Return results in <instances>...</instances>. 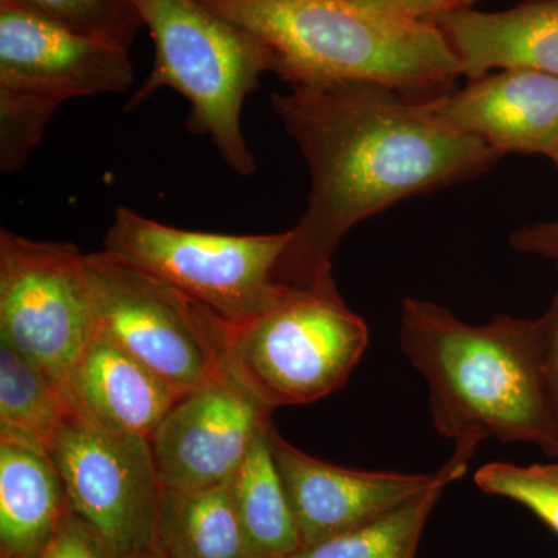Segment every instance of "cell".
I'll use <instances>...</instances> for the list:
<instances>
[{
  "label": "cell",
  "mask_w": 558,
  "mask_h": 558,
  "mask_svg": "<svg viewBox=\"0 0 558 558\" xmlns=\"http://www.w3.org/2000/svg\"><path fill=\"white\" fill-rule=\"evenodd\" d=\"M271 102L311 170L306 209L279 260L289 290L333 282V253L362 220L478 178L502 157L436 119L422 98L374 84H290Z\"/></svg>",
  "instance_id": "obj_1"
},
{
  "label": "cell",
  "mask_w": 558,
  "mask_h": 558,
  "mask_svg": "<svg viewBox=\"0 0 558 558\" xmlns=\"http://www.w3.org/2000/svg\"><path fill=\"white\" fill-rule=\"evenodd\" d=\"M400 344L429 389V413L450 459L469 468L483 440L535 444L558 459V439L539 366L537 319L497 315L462 322L447 307L407 299Z\"/></svg>",
  "instance_id": "obj_2"
},
{
  "label": "cell",
  "mask_w": 558,
  "mask_h": 558,
  "mask_svg": "<svg viewBox=\"0 0 558 558\" xmlns=\"http://www.w3.org/2000/svg\"><path fill=\"white\" fill-rule=\"evenodd\" d=\"M259 40L289 84L363 83L432 98L465 76L435 22L352 0H199Z\"/></svg>",
  "instance_id": "obj_3"
},
{
  "label": "cell",
  "mask_w": 558,
  "mask_h": 558,
  "mask_svg": "<svg viewBox=\"0 0 558 558\" xmlns=\"http://www.w3.org/2000/svg\"><path fill=\"white\" fill-rule=\"evenodd\" d=\"M132 3L149 28L156 58L126 110L165 87L179 92L190 102V132L208 135L236 174H255L258 167L242 132V109L260 76L274 72L270 51L199 0Z\"/></svg>",
  "instance_id": "obj_4"
},
{
  "label": "cell",
  "mask_w": 558,
  "mask_h": 558,
  "mask_svg": "<svg viewBox=\"0 0 558 558\" xmlns=\"http://www.w3.org/2000/svg\"><path fill=\"white\" fill-rule=\"evenodd\" d=\"M130 53L0 0V171L24 167L62 102L130 89Z\"/></svg>",
  "instance_id": "obj_5"
},
{
  "label": "cell",
  "mask_w": 558,
  "mask_h": 558,
  "mask_svg": "<svg viewBox=\"0 0 558 558\" xmlns=\"http://www.w3.org/2000/svg\"><path fill=\"white\" fill-rule=\"evenodd\" d=\"M369 343L336 281L292 290L231 330L223 369L270 410L304 405L343 387Z\"/></svg>",
  "instance_id": "obj_6"
},
{
  "label": "cell",
  "mask_w": 558,
  "mask_h": 558,
  "mask_svg": "<svg viewBox=\"0 0 558 558\" xmlns=\"http://www.w3.org/2000/svg\"><path fill=\"white\" fill-rule=\"evenodd\" d=\"M289 242L290 230L247 236L204 233L119 207L102 252L156 275L238 328L292 292L278 281Z\"/></svg>",
  "instance_id": "obj_7"
},
{
  "label": "cell",
  "mask_w": 558,
  "mask_h": 558,
  "mask_svg": "<svg viewBox=\"0 0 558 558\" xmlns=\"http://www.w3.org/2000/svg\"><path fill=\"white\" fill-rule=\"evenodd\" d=\"M87 271L101 332L178 395L222 373L233 330L226 319L102 250L87 255Z\"/></svg>",
  "instance_id": "obj_8"
},
{
  "label": "cell",
  "mask_w": 558,
  "mask_h": 558,
  "mask_svg": "<svg viewBox=\"0 0 558 558\" xmlns=\"http://www.w3.org/2000/svg\"><path fill=\"white\" fill-rule=\"evenodd\" d=\"M98 332L87 255L0 230V341L64 396L70 369Z\"/></svg>",
  "instance_id": "obj_9"
},
{
  "label": "cell",
  "mask_w": 558,
  "mask_h": 558,
  "mask_svg": "<svg viewBox=\"0 0 558 558\" xmlns=\"http://www.w3.org/2000/svg\"><path fill=\"white\" fill-rule=\"evenodd\" d=\"M49 454L64 483L70 512L113 556H154L163 484L148 439L106 432L70 411Z\"/></svg>",
  "instance_id": "obj_10"
},
{
  "label": "cell",
  "mask_w": 558,
  "mask_h": 558,
  "mask_svg": "<svg viewBox=\"0 0 558 558\" xmlns=\"http://www.w3.org/2000/svg\"><path fill=\"white\" fill-rule=\"evenodd\" d=\"M271 411L226 369L183 395L149 436L163 487L199 490L230 484Z\"/></svg>",
  "instance_id": "obj_11"
},
{
  "label": "cell",
  "mask_w": 558,
  "mask_h": 558,
  "mask_svg": "<svg viewBox=\"0 0 558 558\" xmlns=\"http://www.w3.org/2000/svg\"><path fill=\"white\" fill-rule=\"evenodd\" d=\"M269 439L303 548L379 519L438 478V473L365 472L329 464L293 447L274 425Z\"/></svg>",
  "instance_id": "obj_12"
},
{
  "label": "cell",
  "mask_w": 558,
  "mask_h": 558,
  "mask_svg": "<svg viewBox=\"0 0 558 558\" xmlns=\"http://www.w3.org/2000/svg\"><path fill=\"white\" fill-rule=\"evenodd\" d=\"M436 119L509 153L558 154V78L534 69H501L469 80L462 89L422 98Z\"/></svg>",
  "instance_id": "obj_13"
},
{
  "label": "cell",
  "mask_w": 558,
  "mask_h": 558,
  "mask_svg": "<svg viewBox=\"0 0 558 558\" xmlns=\"http://www.w3.org/2000/svg\"><path fill=\"white\" fill-rule=\"evenodd\" d=\"M180 398L101 330L76 359L64 388L76 416L106 432L146 439Z\"/></svg>",
  "instance_id": "obj_14"
},
{
  "label": "cell",
  "mask_w": 558,
  "mask_h": 558,
  "mask_svg": "<svg viewBox=\"0 0 558 558\" xmlns=\"http://www.w3.org/2000/svg\"><path fill=\"white\" fill-rule=\"evenodd\" d=\"M465 78L501 69H534L558 78V0H531L512 10L459 9L435 21Z\"/></svg>",
  "instance_id": "obj_15"
},
{
  "label": "cell",
  "mask_w": 558,
  "mask_h": 558,
  "mask_svg": "<svg viewBox=\"0 0 558 558\" xmlns=\"http://www.w3.org/2000/svg\"><path fill=\"white\" fill-rule=\"evenodd\" d=\"M69 510L49 451L0 438V558H38Z\"/></svg>",
  "instance_id": "obj_16"
},
{
  "label": "cell",
  "mask_w": 558,
  "mask_h": 558,
  "mask_svg": "<svg viewBox=\"0 0 558 558\" xmlns=\"http://www.w3.org/2000/svg\"><path fill=\"white\" fill-rule=\"evenodd\" d=\"M157 558H253L230 484L199 490L163 487L157 517Z\"/></svg>",
  "instance_id": "obj_17"
},
{
  "label": "cell",
  "mask_w": 558,
  "mask_h": 558,
  "mask_svg": "<svg viewBox=\"0 0 558 558\" xmlns=\"http://www.w3.org/2000/svg\"><path fill=\"white\" fill-rule=\"evenodd\" d=\"M270 425L271 422L259 433L230 483L238 519L253 558H288L303 548L271 453Z\"/></svg>",
  "instance_id": "obj_18"
},
{
  "label": "cell",
  "mask_w": 558,
  "mask_h": 558,
  "mask_svg": "<svg viewBox=\"0 0 558 558\" xmlns=\"http://www.w3.org/2000/svg\"><path fill=\"white\" fill-rule=\"evenodd\" d=\"M465 472L468 468L449 459L438 470L435 484L424 494L379 519L317 545L301 548L288 558H416L429 513L438 505L446 487Z\"/></svg>",
  "instance_id": "obj_19"
},
{
  "label": "cell",
  "mask_w": 558,
  "mask_h": 558,
  "mask_svg": "<svg viewBox=\"0 0 558 558\" xmlns=\"http://www.w3.org/2000/svg\"><path fill=\"white\" fill-rule=\"evenodd\" d=\"M69 413L60 388L38 366L0 341V438L49 451Z\"/></svg>",
  "instance_id": "obj_20"
},
{
  "label": "cell",
  "mask_w": 558,
  "mask_h": 558,
  "mask_svg": "<svg viewBox=\"0 0 558 558\" xmlns=\"http://www.w3.org/2000/svg\"><path fill=\"white\" fill-rule=\"evenodd\" d=\"M60 27L131 51L143 20L132 0H14Z\"/></svg>",
  "instance_id": "obj_21"
},
{
  "label": "cell",
  "mask_w": 558,
  "mask_h": 558,
  "mask_svg": "<svg viewBox=\"0 0 558 558\" xmlns=\"http://www.w3.org/2000/svg\"><path fill=\"white\" fill-rule=\"evenodd\" d=\"M475 484L484 494L524 506L558 535V459L534 465L490 462L476 472Z\"/></svg>",
  "instance_id": "obj_22"
},
{
  "label": "cell",
  "mask_w": 558,
  "mask_h": 558,
  "mask_svg": "<svg viewBox=\"0 0 558 558\" xmlns=\"http://www.w3.org/2000/svg\"><path fill=\"white\" fill-rule=\"evenodd\" d=\"M38 558H117L102 539L75 513L62 519L57 534Z\"/></svg>",
  "instance_id": "obj_23"
},
{
  "label": "cell",
  "mask_w": 558,
  "mask_h": 558,
  "mask_svg": "<svg viewBox=\"0 0 558 558\" xmlns=\"http://www.w3.org/2000/svg\"><path fill=\"white\" fill-rule=\"evenodd\" d=\"M537 330L543 385L558 439V282L548 312L537 319Z\"/></svg>",
  "instance_id": "obj_24"
},
{
  "label": "cell",
  "mask_w": 558,
  "mask_h": 558,
  "mask_svg": "<svg viewBox=\"0 0 558 558\" xmlns=\"http://www.w3.org/2000/svg\"><path fill=\"white\" fill-rule=\"evenodd\" d=\"M510 245L517 252L543 258L558 259V219L553 222H539L517 230L510 236Z\"/></svg>",
  "instance_id": "obj_25"
},
{
  "label": "cell",
  "mask_w": 558,
  "mask_h": 558,
  "mask_svg": "<svg viewBox=\"0 0 558 558\" xmlns=\"http://www.w3.org/2000/svg\"><path fill=\"white\" fill-rule=\"evenodd\" d=\"M407 13L417 20L435 22L444 14L468 9L464 0H403Z\"/></svg>",
  "instance_id": "obj_26"
},
{
  "label": "cell",
  "mask_w": 558,
  "mask_h": 558,
  "mask_svg": "<svg viewBox=\"0 0 558 558\" xmlns=\"http://www.w3.org/2000/svg\"><path fill=\"white\" fill-rule=\"evenodd\" d=\"M352 2L362 3V5L377 7V9L405 11L403 0H352Z\"/></svg>",
  "instance_id": "obj_27"
},
{
  "label": "cell",
  "mask_w": 558,
  "mask_h": 558,
  "mask_svg": "<svg viewBox=\"0 0 558 558\" xmlns=\"http://www.w3.org/2000/svg\"><path fill=\"white\" fill-rule=\"evenodd\" d=\"M464 2H465V7H468V9H469V7L472 5V3L475 2V0H464Z\"/></svg>",
  "instance_id": "obj_28"
},
{
  "label": "cell",
  "mask_w": 558,
  "mask_h": 558,
  "mask_svg": "<svg viewBox=\"0 0 558 558\" xmlns=\"http://www.w3.org/2000/svg\"><path fill=\"white\" fill-rule=\"evenodd\" d=\"M553 161H554V163H556V167H557V171H558V154H557V157H556V159H554Z\"/></svg>",
  "instance_id": "obj_29"
},
{
  "label": "cell",
  "mask_w": 558,
  "mask_h": 558,
  "mask_svg": "<svg viewBox=\"0 0 558 558\" xmlns=\"http://www.w3.org/2000/svg\"><path fill=\"white\" fill-rule=\"evenodd\" d=\"M148 558H157L156 556H153V557H148Z\"/></svg>",
  "instance_id": "obj_30"
}]
</instances>
